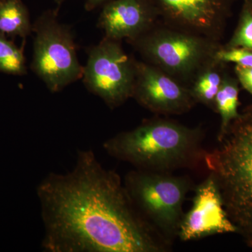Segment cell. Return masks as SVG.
<instances>
[{
    "label": "cell",
    "mask_w": 252,
    "mask_h": 252,
    "mask_svg": "<svg viewBox=\"0 0 252 252\" xmlns=\"http://www.w3.org/2000/svg\"><path fill=\"white\" fill-rule=\"evenodd\" d=\"M217 63H234L237 65L252 67V50L245 48H224L220 46L215 54Z\"/></svg>",
    "instance_id": "cell-16"
},
{
    "label": "cell",
    "mask_w": 252,
    "mask_h": 252,
    "mask_svg": "<svg viewBox=\"0 0 252 252\" xmlns=\"http://www.w3.org/2000/svg\"><path fill=\"white\" fill-rule=\"evenodd\" d=\"M59 9L44 11L32 25L35 36L31 69L52 93L82 79L84 72L72 32L58 19Z\"/></svg>",
    "instance_id": "cell-6"
},
{
    "label": "cell",
    "mask_w": 252,
    "mask_h": 252,
    "mask_svg": "<svg viewBox=\"0 0 252 252\" xmlns=\"http://www.w3.org/2000/svg\"><path fill=\"white\" fill-rule=\"evenodd\" d=\"M205 165L215 179L228 218L252 248V105L217 137Z\"/></svg>",
    "instance_id": "cell-3"
},
{
    "label": "cell",
    "mask_w": 252,
    "mask_h": 252,
    "mask_svg": "<svg viewBox=\"0 0 252 252\" xmlns=\"http://www.w3.org/2000/svg\"><path fill=\"white\" fill-rule=\"evenodd\" d=\"M211 174L195 189L191 208L184 215L178 237L184 242L217 234L236 233Z\"/></svg>",
    "instance_id": "cell-10"
},
{
    "label": "cell",
    "mask_w": 252,
    "mask_h": 252,
    "mask_svg": "<svg viewBox=\"0 0 252 252\" xmlns=\"http://www.w3.org/2000/svg\"><path fill=\"white\" fill-rule=\"evenodd\" d=\"M235 70L238 80L244 89L252 94V67L236 65Z\"/></svg>",
    "instance_id": "cell-18"
},
{
    "label": "cell",
    "mask_w": 252,
    "mask_h": 252,
    "mask_svg": "<svg viewBox=\"0 0 252 252\" xmlns=\"http://www.w3.org/2000/svg\"><path fill=\"white\" fill-rule=\"evenodd\" d=\"M241 47L252 50V11L247 10L234 36L224 48Z\"/></svg>",
    "instance_id": "cell-17"
},
{
    "label": "cell",
    "mask_w": 252,
    "mask_h": 252,
    "mask_svg": "<svg viewBox=\"0 0 252 252\" xmlns=\"http://www.w3.org/2000/svg\"><path fill=\"white\" fill-rule=\"evenodd\" d=\"M136 60L126 54L120 41L104 37L89 53L83 83L93 94L115 109L132 98Z\"/></svg>",
    "instance_id": "cell-7"
},
{
    "label": "cell",
    "mask_w": 252,
    "mask_h": 252,
    "mask_svg": "<svg viewBox=\"0 0 252 252\" xmlns=\"http://www.w3.org/2000/svg\"><path fill=\"white\" fill-rule=\"evenodd\" d=\"M132 98L144 108L158 115H181L196 104L189 86L158 68L136 60Z\"/></svg>",
    "instance_id": "cell-8"
},
{
    "label": "cell",
    "mask_w": 252,
    "mask_h": 252,
    "mask_svg": "<svg viewBox=\"0 0 252 252\" xmlns=\"http://www.w3.org/2000/svg\"><path fill=\"white\" fill-rule=\"evenodd\" d=\"M159 20L152 0H110L103 5L98 26L104 37L129 42L149 31Z\"/></svg>",
    "instance_id": "cell-11"
},
{
    "label": "cell",
    "mask_w": 252,
    "mask_h": 252,
    "mask_svg": "<svg viewBox=\"0 0 252 252\" xmlns=\"http://www.w3.org/2000/svg\"><path fill=\"white\" fill-rule=\"evenodd\" d=\"M0 72L12 75H24L27 73L23 48H18L0 32Z\"/></svg>",
    "instance_id": "cell-15"
},
{
    "label": "cell",
    "mask_w": 252,
    "mask_h": 252,
    "mask_svg": "<svg viewBox=\"0 0 252 252\" xmlns=\"http://www.w3.org/2000/svg\"><path fill=\"white\" fill-rule=\"evenodd\" d=\"M220 63H216L204 69L189 86L196 103H200L215 111V97L223 76L220 71Z\"/></svg>",
    "instance_id": "cell-13"
},
{
    "label": "cell",
    "mask_w": 252,
    "mask_h": 252,
    "mask_svg": "<svg viewBox=\"0 0 252 252\" xmlns=\"http://www.w3.org/2000/svg\"><path fill=\"white\" fill-rule=\"evenodd\" d=\"M239 88L235 79L223 77L215 97V112L220 114V125L218 137L223 135L228 126L238 117Z\"/></svg>",
    "instance_id": "cell-14"
},
{
    "label": "cell",
    "mask_w": 252,
    "mask_h": 252,
    "mask_svg": "<svg viewBox=\"0 0 252 252\" xmlns=\"http://www.w3.org/2000/svg\"><path fill=\"white\" fill-rule=\"evenodd\" d=\"M32 31L29 11L21 0H0V32L26 38Z\"/></svg>",
    "instance_id": "cell-12"
},
{
    "label": "cell",
    "mask_w": 252,
    "mask_h": 252,
    "mask_svg": "<svg viewBox=\"0 0 252 252\" xmlns=\"http://www.w3.org/2000/svg\"><path fill=\"white\" fill-rule=\"evenodd\" d=\"M129 196L141 215L168 241L178 237L183 204L193 182L172 172L135 170L124 180Z\"/></svg>",
    "instance_id": "cell-5"
},
{
    "label": "cell",
    "mask_w": 252,
    "mask_h": 252,
    "mask_svg": "<svg viewBox=\"0 0 252 252\" xmlns=\"http://www.w3.org/2000/svg\"><path fill=\"white\" fill-rule=\"evenodd\" d=\"M201 127H189L170 119L152 118L132 130L104 142V150L137 170L173 172L205 164L207 151Z\"/></svg>",
    "instance_id": "cell-2"
},
{
    "label": "cell",
    "mask_w": 252,
    "mask_h": 252,
    "mask_svg": "<svg viewBox=\"0 0 252 252\" xmlns=\"http://www.w3.org/2000/svg\"><path fill=\"white\" fill-rule=\"evenodd\" d=\"M46 252H166L172 243L137 210L124 181L92 149H79L66 173L36 188Z\"/></svg>",
    "instance_id": "cell-1"
},
{
    "label": "cell",
    "mask_w": 252,
    "mask_h": 252,
    "mask_svg": "<svg viewBox=\"0 0 252 252\" xmlns=\"http://www.w3.org/2000/svg\"><path fill=\"white\" fill-rule=\"evenodd\" d=\"M110 0H86L85 3V9L88 11H93L96 8L100 6H103L104 4L108 2ZM57 7L61 8L64 0H56Z\"/></svg>",
    "instance_id": "cell-19"
},
{
    "label": "cell",
    "mask_w": 252,
    "mask_h": 252,
    "mask_svg": "<svg viewBox=\"0 0 252 252\" xmlns=\"http://www.w3.org/2000/svg\"><path fill=\"white\" fill-rule=\"evenodd\" d=\"M162 23L220 42L229 0H152Z\"/></svg>",
    "instance_id": "cell-9"
},
{
    "label": "cell",
    "mask_w": 252,
    "mask_h": 252,
    "mask_svg": "<svg viewBox=\"0 0 252 252\" xmlns=\"http://www.w3.org/2000/svg\"><path fill=\"white\" fill-rule=\"evenodd\" d=\"M129 43L144 62L189 87L199 73L217 63L215 54L220 47L219 41L162 21Z\"/></svg>",
    "instance_id": "cell-4"
}]
</instances>
